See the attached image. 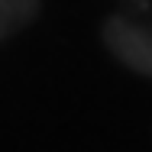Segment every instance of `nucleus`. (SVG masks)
<instances>
[{
  "instance_id": "nucleus-1",
  "label": "nucleus",
  "mask_w": 152,
  "mask_h": 152,
  "mask_svg": "<svg viewBox=\"0 0 152 152\" xmlns=\"http://www.w3.org/2000/svg\"><path fill=\"white\" fill-rule=\"evenodd\" d=\"M100 39L113 58L129 71L152 78V13H110L100 26Z\"/></svg>"
},
{
  "instance_id": "nucleus-2",
  "label": "nucleus",
  "mask_w": 152,
  "mask_h": 152,
  "mask_svg": "<svg viewBox=\"0 0 152 152\" xmlns=\"http://www.w3.org/2000/svg\"><path fill=\"white\" fill-rule=\"evenodd\" d=\"M42 0H0V42L13 39L39 16Z\"/></svg>"
}]
</instances>
